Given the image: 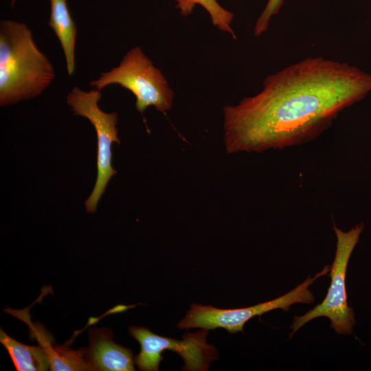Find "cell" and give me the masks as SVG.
I'll use <instances>...</instances> for the list:
<instances>
[{
	"label": "cell",
	"mask_w": 371,
	"mask_h": 371,
	"mask_svg": "<svg viewBox=\"0 0 371 371\" xmlns=\"http://www.w3.org/2000/svg\"><path fill=\"white\" fill-rule=\"evenodd\" d=\"M177 2L176 8L180 10V14L187 16L192 13L196 4L201 5L209 13L213 25L220 30L231 34L234 39L236 35L231 27L234 14L223 8L216 0H173Z\"/></svg>",
	"instance_id": "obj_12"
},
{
	"label": "cell",
	"mask_w": 371,
	"mask_h": 371,
	"mask_svg": "<svg viewBox=\"0 0 371 371\" xmlns=\"http://www.w3.org/2000/svg\"><path fill=\"white\" fill-rule=\"evenodd\" d=\"M363 228V224L361 223L344 232L334 223L333 229L337 237L336 251L330 267L331 282L326 296L322 303L304 315L294 317L290 337L307 322L320 317L330 319V327L337 333L346 335L352 333L356 321L352 308L348 305L346 276L350 257Z\"/></svg>",
	"instance_id": "obj_4"
},
{
	"label": "cell",
	"mask_w": 371,
	"mask_h": 371,
	"mask_svg": "<svg viewBox=\"0 0 371 371\" xmlns=\"http://www.w3.org/2000/svg\"><path fill=\"white\" fill-rule=\"evenodd\" d=\"M330 267L329 265L325 266L313 278L308 276L302 283L284 295L254 306L225 309L192 303L190 309L177 326L179 329L185 330L199 328L209 330L222 328L231 334L243 332L245 323L255 316H260L278 308L287 311L293 304L313 303L315 297L309 290V286L319 278L326 275L330 271Z\"/></svg>",
	"instance_id": "obj_5"
},
{
	"label": "cell",
	"mask_w": 371,
	"mask_h": 371,
	"mask_svg": "<svg viewBox=\"0 0 371 371\" xmlns=\"http://www.w3.org/2000/svg\"><path fill=\"white\" fill-rule=\"evenodd\" d=\"M262 89L223 109L228 153L280 150L315 140L371 92V74L323 56L268 75Z\"/></svg>",
	"instance_id": "obj_1"
},
{
	"label": "cell",
	"mask_w": 371,
	"mask_h": 371,
	"mask_svg": "<svg viewBox=\"0 0 371 371\" xmlns=\"http://www.w3.org/2000/svg\"><path fill=\"white\" fill-rule=\"evenodd\" d=\"M0 342L7 350L18 371H43L50 369L47 355L41 345L21 344L0 330Z\"/></svg>",
	"instance_id": "obj_11"
},
{
	"label": "cell",
	"mask_w": 371,
	"mask_h": 371,
	"mask_svg": "<svg viewBox=\"0 0 371 371\" xmlns=\"http://www.w3.org/2000/svg\"><path fill=\"white\" fill-rule=\"evenodd\" d=\"M114 84L133 93L136 98L135 108L141 113L150 106L165 112L172 105L173 91L140 47L131 49L117 67L100 74L97 80L90 82L91 87L100 91Z\"/></svg>",
	"instance_id": "obj_3"
},
{
	"label": "cell",
	"mask_w": 371,
	"mask_h": 371,
	"mask_svg": "<svg viewBox=\"0 0 371 371\" xmlns=\"http://www.w3.org/2000/svg\"><path fill=\"white\" fill-rule=\"evenodd\" d=\"M16 1V0H11V5H12V7L14 6V5Z\"/></svg>",
	"instance_id": "obj_14"
},
{
	"label": "cell",
	"mask_w": 371,
	"mask_h": 371,
	"mask_svg": "<svg viewBox=\"0 0 371 371\" xmlns=\"http://www.w3.org/2000/svg\"><path fill=\"white\" fill-rule=\"evenodd\" d=\"M284 1L285 0H268L255 23L254 33L256 36H261L268 30L272 17L279 12Z\"/></svg>",
	"instance_id": "obj_13"
},
{
	"label": "cell",
	"mask_w": 371,
	"mask_h": 371,
	"mask_svg": "<svg viewBox=\"0 0 371 371\" xmlns=\"http://www.w3.org/2000/svg\"><path fill=\"white\" fill-rule=\"evenodd\" d=\"M129 335L139 343L140 352L135 357V364L142 371H158L165 350L178 354L183 360L182 370L206 371L210 363L218 359L214 346L207 343L208 330L185 333L182 339L156 335L148 328L131 326Z\"/></svg>",
	"instance_id": "obj_6"
},
{
	"label": "cell",
	"mask_w": 371,
	"mask_h": 371,
	"mask_svg": "<svg viewBox=\"0 0 371 371\" xmlns=\"http://www.w3.org/2000/svg\"><path fill=\"white\" fill-rule=\"evenodd\" d=\"M87 356L96 371H133L135 357L131 349L116 344L113 332L106 328H92L88 332Z\"/></svg>",
	"instance_id": "obj_8"
},
{
	"label": "cell",
	"mask_w": 371,
	"mask_h": 371,
	"mask_svg": "<svg viewBox=\"0 0 371 371\" xmlns=\"http://www.w3.org/2000/svg\"><path fill=\"white\" fill-rule=\"evenodd\" d=\"M49 27L54 31L64 52L67 73L74 74L76 68L75 48L77 30L70 14L67 0H49Z\"/></svg>",
	"instance_id": "obj_9"
},
{
	"label": "cell",
	"mask_w": 371,
	"mask_h": 371,
	"mask_svg": "<svg viewBox=\"0 0 371 371\" xmlns=\"http://www.w3.org/2000/svg\"><path fill=\"white\" fill-rule=\"evenodd\" d=\"M55 71L23 23H0V106L38 96L51 85Z\"/></svg>",
	"instance_id": "obj_2"
},
{
	"label": "cell",
	"mask_w": 371,
	"mask_h": 371,
	"mask_svg": "<svg viewBox=\"0 0 371 371\" xmlns=\"http://www.w3.org/2000/svg\"><path fill=\"white\" fill-rule=\"evenodd\" d=\"M36 331V337L45 350L53 371H93L87 356V348H80L74 350L63 345H54L46 333L41 330Z\"/></svg>",
	"instance_id": "obj_10"
},
{
	"label": "cell",
	"mask_w": 371,
	"mask_h": 371,
	"mask_svg": "<svg viewBox=\"0 0 371 371\" xmlns=\"http://www.w3.org/2000/svg\"><path fill=\"white\" fill-rule=\"evenodd\" d=\"M100 90L85 91L74 87L67 96V103L74 115L84 117L93 126L98 139V175L93 190L86 200L85 206L88 213L96 211L99 199L104 194L111 178L117 172L112 166V144H120L116 125V112L106 113L101 110L98 102Z\"/></svg>",
	"instance_id": "obj_7"
}]
</instances>
